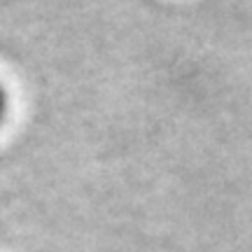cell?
<instances>
[{
    "mask_svg": "<svg viewBox=\"0 0 252 252\" xmlns=\"http://www.w3.org/2000/svg\"><path fill=\"white\" fill-rule=\"evenodd\" d=\"M7 110H9V96H7V89L0 82V124H2V119L7 117Z\"/></svg>",
    "mask_w": 252,
    "mask_h": 252,
    "instance_id": "cell-1",
    "label": "cell"
}]
</instances>
